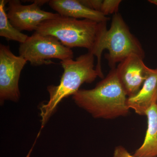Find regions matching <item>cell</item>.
Wrapping results in <instances>:
<instances>
[{
  "instance_id": "6da1fadb",
  "label": "cell",
  "mask_w": 157,
  "mask_h": 157,
  "mask_svg": "<svg viewBox=\"0 0 157 157\" xmlns=\"http://www.w3.org/2000/svg\"><path fill=\"white\" fill-rule=\"evenodd\" d=\"M107 22H98L91 20H79L60 15L45 21L35 32L51 36L58 39L66 47L86 48L88 52L97 57L96 70L103 76L101 56L104 37L107 31Z\"/></svg>"
},
{
  "instance_id": "7a4b0ae2",
  "label": "cell",
  "mask_w": 157,
  "mask_h": 157,
  "mask_svg": "<svg viewBox=\"0 0 157 157\" xmlns=\"http://www.w3.org/2000/svg\"><path fill=\"white\" fill-rule=\"evenodd\" d=\"M127 96L115 68L111 69L94 88L78 90L73 99L78 107L94 118L112 119L128 114Z\"/></svg>"
},
{
  "instance_id": "3957f363",
  "label": "cell",
  "mask_w": 157,
  "mask_h": 157,
  "mask_svg": "<svg viewBox=\"0 0 157 157\" xmlns=\"http://www.w3.org/2000/svg\"><path fill=\"white\" fill-rule=\"evenodd\" d=\"M94 56L87 53L76 59L61 61L64 71L60 81L57 86H47L49 100L40 107L42 125L56 110L59 103L64 98L73 96L84 83H91L99 77L94 66Z\"/></svg>"
},
{
  "instance_id": "277c9868",
  "label": "cell",
  "mask_w": 157,
  "mask_h": 157,
  "mask_svg": "<svg viewBox=\"0 0 157 157\" xmlns=\"http://www.w3.org/2000/svg\"><path fill=\"white\" fill-rule=\"evenodd\" d=\"M103 50L107 49L105 59L111 69L132 54L145 58V52L138 39L130 32L128 27L119 13L113 16L110 28L104 37Z\"/></svg>"
},
{
  "instance_id": "5b68a950",
  "label": "cell",
  "mask_w": 157,
  "mask_h": 157,
  "mask_svg": "<svg viewBox=\"0 0 157 157\" xmlns=\"http://www.w3.org/2000/svg\"><path fill=\"white\" fill-rule=\"evenodd\" d=\"M20 56L33 66L52 63L50 59L61 61L73 59V52L55 37L35 32L26 40L21 43L18 48Z\"/></svg>"
},
{
  "instance_id": "8992f818",
  "label": "cell",
  "mask_w": 157,
  "mask_h": 157,
  "mask_svg": "<svg viewBox=\"0 0 157 157\" xmlns=\"http://www.w3.org/2000/svg\"><path fill=\"white\" fill-rule=\"evenodd\" d=\"M27 61L17 56L9 46L0 44V103L6 101L16 102L20 98L19 81Z\"/></svg>"
},
{
  "instance_id": "52a82bcc",
  "label": "cell",
  "mask_w": 157,
  "mask_h": 157,
  "mask_svg": "<svg viewBox=\"0 0 157 157\" xmlns=\"http://www.w3.org/2000/svg\"><path fill=\"white\" fill-rule=\"evenodd\" d=\"M7 16L14 27L20 31L36 30L42 22L60 16L42 10L36 2L31 5H23L18 0L8 1Z\"/></svg>"
},
{
  "instance_id": "ba28073f",
  "label": "cell",
  "mask_w": 157,
  "mask_h": 157,
  "mask_svg": "<svg viewBox=\"0 0 157 157\" xmlns=\"http://www.w3.org/2000/svg\"><path fill=\"white\" fill-rule=\"evenodd\" d=\"M143 59L139 56L132 54L116 68L118 78L128 98L139 91L151 69L144 64Z\"/></svg>"
},
{
  "instance_id": "9c48e42d",
  "label": "cell",
  "mask_w": 157,
  "mask_h": 157,
  "mask_svg": "<svg viewBox=\"0 0 157 157\" xmlns=\"http://www.w3.org/2000/svg\"><path fill=\"white\" fill-rule=\"evenodd\" d=\"M157 104V68L151 69L146 79L139 91L133 97L128 98L129 109L140 115H145L146 111Z\"/></svg>"
},
{
  "instance_id": "30bf717a",
  "label": "cell",
  "mask_w": 157,
  "mask_h": 157,
  "mask_svg": "<svg viewBox=\"0 0 157 157\" xmlns=\"http://www.w3.org/2000/svg\"><path fill=\"white\" fill-rule=\"evenodd\" d=\"M51 8L63 17L84 18L98 22H107L109 18L101 12L88 8L78 0H51Z\"/></svg>"
},
{
  "instance_id": "8fae6325",
  "label": "cell",
  "mask_w": 157,
  "mask_h": 157,
  "mask_svg": "<svg viewBox=\"0 0 157 157\" xmlns=\"http://www.w3.org/2000/svg\"><path fill=\"white\" fill-rule=\"evenodd\" d=\"M147 128L143 144L133 155L137 157H157V104L146 111Z\"/></svg>"
},
{
  "instance_id": "7c38bea8",
  "label": "cell",
  "mask_w": 157,
  "mask_h": 157,
  "mask_svg": "<svg viewBox=\"0 0 157 157\" xmlns=\"http://www.w3.org/2000/svg\"><path fill=\"white\" fill-rule=\"evenodd\" d=\"M6 1H0V36L20 43L25 42L29 36L23 33L12 25L5 10Z\"/></svg>"
},
{
  "instance_id": "4fadbf2b",
  "label": "cell",
  "mask_w": 157,
  "mask_h": 157,
  "mask_svg": "<svg viewBox=\"0 0 157 157\" xmlns=\"http://www.w3.org/2000/svg\"><path fill=\"white\" fill-rule=\"evenodd\" d=\"M121 2V0L102 1L100 12L106 16L108 14L117 13Z\"/></svg>"
},
{
  "instance_id": "5bb4252c",
  "label": "cell",
  "mask_w": 157,
  "mask_h": 157,
  "mask_svg": "<svg viewBox=\"0 0 157 157\" xmlns=\"http://www.w3.org/2000/svg\"><path fill=\"white\" fill-rule=\"evenodd\" d=\"M113 157H137L132 155L124 147H117L114 150Z\"/></svg>"
},
{
  "instance_id": "9a60e30c",
  "label": "cell",
  "mask_w": 157,
  "mask_h": 157,
  "mask_svg": "<svg viewBox=\"0 0 157 157\" xmlns=\"http://www.w3.org/2000/svg\"><path fill=\"white\" fill-rule=\"evenodd\" d=\"M148 1L149 2L152 3L157 6V0H149Z\"/></svg>"
},
{
  "instance_id": "2e32d148",
  "label": "cell",
  "mask_w": 157,
  "mask_h": 157,
  "mask_svg": "<svg viewBox=\"0 0 157 157\" xmlns=\"http://www.w3.org/2000/svg\"></svg>"
}]
</instances>
